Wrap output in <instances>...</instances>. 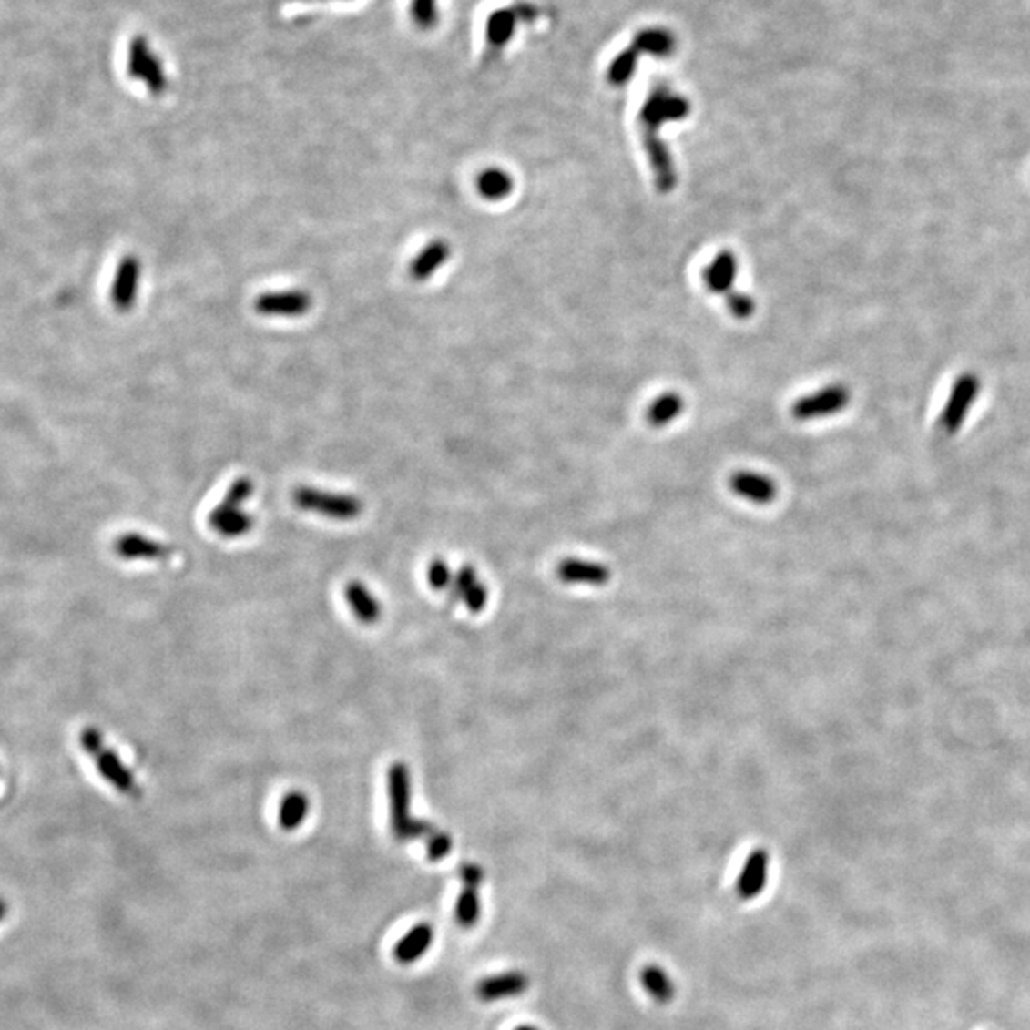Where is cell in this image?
<instances>
[{"label": "cell", "instance_id": "8992f818", "mask_svg": "<svg viewBox=\"0 0 1030 1030\" xmlns=\"http://www.w3.org/2000/svg\"><path fill=\"white\" fill-rule=\"evenodd\" d=\"M850 388L843 386V383H831V386H824L819 392L796 399L790 413L800 422H810L841 413L850 405Z\"/></svg>", "mask_w": 1030, "mask_h": 1030}, {"label": "cell", "instance_id": "7402d4cb", "mask_svg": "<svg viewBox=\"0 0 1030 1030\" xmlns=\"http://www.w3.org/2000/svg\"><path fill=\"white\" fill-rule=\"evenodd\" d=\"M210 529L226 538H237L247 535L254 527V517L245 514L242 510L233 512H216L212 510L209 515Z\"/></svg>", "mask_w": 1030, "mask_h": 1030}, {"label": "cell", "instance_id": "30bf717a", "mask_svg": "<svg viewBox=\"0 0 1030 1030\" xmlns=\"http://www.w3.org/2000/svg\"><path fill=\"white\" fill-rule=\"evenodd\" d=\"M139 277H141V261L138 256L128 254L118 261L111 285V301L118 311L125 313L136 306Z\"/></svg>", "mask_w": 1030, "mask_h": 1030}, {"label": "cell", "instance_id": "4fadbf2b", "mask_svg": "<svg viewBox=\"0 0 1030 1030\" xmlns=\"http://www.w3.org/2000/svg\"><path fill=\"white\" fill-rule=\"evenodd\" d=\"M113 550L123 559L160 561V559H168L172 556V548H168L167 544L157 542L139 533H127L123 536H118L113 544Z\"/></svg>", "mask_w": 1030, "mask_h": 1030}, {"label": "cell", "instance_id": "603a6c76", "mask_svg": "<svg viewBox=\"0 0 1030 1030\" xmlns=\"http://www.w3.org/2000/svg\"><path fill=\"white\" fill-rule=\"evenodd\" d=\"M433 939V929L428 923L416 925L411 933H407L395 946V958L401 964H411L418 960L423 953L428 951Z\"/></svg>", "mask_w": 1030, "mask_h": 1030}, {"label": "cell", "instance_id": "6da1fadb", "mask_svg": "<svg viewBox=\"0 0 1030 1030\" xmlns=\"http://www.w3.org/2000/svg\"><path fill=\"white\" fill-rule=\"evenodd\" d=\"M388 794H390V821L395 840H426V843L439 832L432 824L416 821L411 815V771L405 763L395 761L388 770Z\"/></svg>", "mask_w": 1030, "mask_h": 1030}, {"label": "cell", "instance_id": "484cf974", "mask_svg": "<svg viewBox=\"0 0 1030 1030\" xmlns=\"http://www.w3.org/2000/svg\"><path fill=\"white\" fill-rule=\"evenodd\" d=\"M685 409V403L683 397L679 393L668 392V393H662L660 397H657L651 407L648 409V422L651 423L653 428H664L672 423Z\"/></svg>", "mask_w": 1030, "mask_h": 1030}, {"label": "cell", "instance_id": "ba28073f", "mask_svg": "<svg viewBox=\"0 0 1030 1030\" xmlns=\"http://www.w3.org/2000/svg\"><path fill=\"white\" fill-rule=\"evenodd\" d=\"M313 306V298L306 291H275L260 294L254 310L264 317H301Z\"/></svg>", "mask_w": 1030, "mask_h": 1030}, {"label": "cell", "instance_id": "5b68a950", "mask_svg": "<svg viewBox=\"0 0 1030 1030\" xmlns=\"http://www.w3.org/2000/svg\"><path fill=\"white\" fill-rule=\"evenodd\" d=\"M128 73L141 80L153 96H163L168 88V76L163 62L151 48L146 36H136L128 48Z\"/></svg>", "mask_w": 1030, "mask_h": 1030}, {"label": "cell", "instance_id": "4dcf8cb0", "mask_svg": "<svg viewBox=\"0 0 1030 1030\" xmlns=\"http://www.w3.org/2000/svg\"><path fill=\"white\" fill-rule=\"evenodd\" d=\"M727 300V308H729L731 315L739 321H746L750 319L756 311V301L752 300V296L744 294V292H735L731 291L729 294L725 296Z\"/></svg>", "mask_w": 1030, "mask_h": 1030}, {"label": "cell", "instance_id": "f1b7e54d", "mask_svg": "<svg viewBox=\"0 0 1030 1030\" xmlns=\"http://www.w3.org/2000/svg\"><path fill=\"white\" fill-rule=\"evenodd\" d=\"M637 57L639 52L636 48H626L613 59L607 73V78L613 87H624L634 76L637 67Z\"/></svg>", "mask_w": 1030, "mask_h": 1030}, {"label": "cell", "instance_id": "83f0119b", "mask_svg": "<svg viewBox=\"0 0 1030 1030\" xmlns=\"http://www.w3.org/2000/svg\"><path fill=\"white\" fill-rule=\"evenodd\" d=\"M409 15L418 31H433L439 25V0H411Z\"/></svg>", "mask_w": 1030, "mask_h": 1030}, {"label": "cell", "instance_id": "5bb4252c", "mask_svg": "<svg viewBox=\"0 0 1030 1030\" xmlns=\"http://www.w3.org/2000/svg\"><path fill=\"white\" fill-rule=\"evenodd\" d=\"M556 575L565 584H588V586H603L611 580V569L607 565H601L596 561H582L575 557L563 559Z\"/></svg>", "mask_w": 1030, "mask_h": 1030}, {"label": "cell", "instance_id": "3957f363", "mask_svg": "<svg viewBox=\"0 0 1030 1030\" xmlns=\"http://www.w3.org/2000/svg\"><path fill=\"white\" fill-rule=\"evenodd\" d=\"M294 506L304 512L325 515L336 521H352L362 514V502L353 495L329 493L315 487H298L292 491Z\"/></svg>", "mask_w": 1030, "mask_h": 1030}, {"label": "cell", "instance_id": "ffe728a7", "mask_svg": "<svg viewBox=\"0 0 1030 1030\" xmlns=\"http://www.w3.org/2000/svg\"><path fill=\"white\" fill-rule=\"evenodd\" d=\"M519 24V10L517 8H502V10H495L489 19H487V27H484V35H487V45L493 52L502 50L510 43V38L515 33V27Z\"/></svg>", "mask_w": 1030, "mask_h": 1030}, {"label": "cell", "instance_id": "d6986e66", "mask_svg": "<svg viewBox=\"0 0 1030 1030\" xmlns=\"http://www.w3.org/2000/svg\"><path fill=\"white\" fill-rule=\"evenodd\" d=\"M346 599L352 613L361 624H376L382 617V605L378 597L359 580L346 584Z\"/></svg>", "mask_w": 1030, "mask_h": 1030}, {"label": "cell", "instance_id": "cb8c5ba5", "mask_svg": "<svg viewBox=\"0 0 1030 1030\" xmlns=\"http://www.w3.org/2000/svg\"><path fill=\"white\" fill-rule=\"evenodd\" d=\"M641 984L645 991H648L655 1002L658 1004H670L676 996V986L670 979V975L664 972V969L657 964H648L643 965L641 974H639Z\"/></svg>", "mask_w": 1030, "mask_h": 1030}, {"label": "cell", "instance_id": "7a4b0ae2", "mask_svg": "<svg viewBox=\"0 0 1030 1030\" xmlns=\"http://www.w3.org/2000/svg\"><path fill=\"white\" fill-rule=\"evenodd\" d=\"M78 740L80 746H83L94 760L97 773L102 775L113 789L127 796H139V786L132 771L123 763V760L117 756V752L109 749L104 740V735L99 733L96 727H85V729L80 731Z\"/></svg>", "mask_w": 1030, "mask_h": 1030}, {"label": "cell", "instance_id": "836d02e7", "mask_svg": "<svg viewBox=\"0 0 1030 1030\" xmlns=\"http://www.w3.org/2000/svg\"><path fill=\"white\" fill-rule=\"evenodd\" d=\"M292 3H331V0H292ZM343 3H352V0H343Z\"/></svg>", "mask_w": 1030, "mask_h": 1030}, {"label": "cell", "instance_id": "52a82bcc", "mask_svg": "<svg viewBox=\"0 0 1030 1030\" xmlns=\"http://www.w3.org/2000/svg\"><path fill=\"white\" fill-rule=\"evenodd\" d=\"M691 111V104L687 102V97L674 94L672 90H668L666 87H658L655 88L648 99H645V104L641 107L639 113V123L641 128H660L666 123H674V120H683L687 118Z\"/></svg>", "mask_w": 1030, "mask_h": 1030}, {"label": "cell", "instance_id": "ac0fdd59", "mask_svg": "<svg viewBox=\"0 0 1030 1030\" xmlns=\"http://www.w3.org/2000/svg\"><path fill=\"white\" fill-rule=\"evenodd\" d=\"M449 258H451L449 242L445 239H435L416 254L409 268V273L416 282H423L432 275H435Z\"/></svg>", "mask_w": 1030, "mask_h": 1030}, {"label": "cell", "instance_id": "7c38bea8", "mask_svg": "<svg viewBox=\"0 0 1030 1030\" xmlns=\"http://www.w3.org/2000/svg\"><path fill=\"white\" fill-rule=\"evenodd\" d=\"M449 599L451 601L462 599L468 611L472 613H481L484 607H487L489 592L484 588V584L477 578V571L472 567V565H462L458 573L454 575V584L453 590L449 592Z\"/></svg>", "mask_w": 1030, "mask_h": 1030}, {"label": "cell", "instance_id": "9a60e30c", "mask_svg": "<svg viewBox=\"0 0 1030 1030\" xmlns=\"http://www.w3.org/2000/svg\"><path fill=\"white\" fill-rule=\"evenodd\" d=\"M737 271H739L737 256L731 250H719L710 264L704 268L702 280L710 292L727 296L733 291Z\"/></svg>", "mask_w": 1030, "mask_h": 1030}, {"label": "cell", "instance_id": "e0dca14e", "mask_svg": "<svg viewBox=\"0 0 1030 1030\" xmlns=\"http://www.w3.org/2000/svg\"><path fill=\"white\" fill-rule=\"evenodd\" d=\"M767 866H770V853L758 847L746 859L737 882V893L742 899H756L763 892L767 883Z\"/></svg>", "mask_w": 1030, "mask_h": 1030}, {"label": "cell", "instance_id": "4316f807", "mask_svg": "<svg viewBox=\"0 0 1030 1030\" xmlns=\"http://www.w3.org/2000/svg\"><path fill=\"white\" fill-rule=\"evenodd\" d=\"M310 811V798L304 792H289L279 803V824L285 831H294L306 821Z\"/></svg>", "mask_w": 1030, "mask_h": 1030}, {"label": "cell", "instance_id": "d6a6232c", "mask_svg": "<svg viewBox=\"0 0 1030 1030\" xmlns=\"http://www.w3.org/2000/svg\"><path fill=\"white\" fill-rule=\"evenodd\" d=\"M6 914H8V904H6L3 899H0V922L5 920Z\"/></svg>", "mask_w": 1030, "mask_h": 1030}, {"label": "cell", "instance_id": "d4e9b609", "mask_svg": "<svg viewBox=\"0 0 1030 1030\" xmlns=\"http://www.w3.org/2000/svg\"><path fill=\"white\" fill-rule=\"evenodd\" d=\"M632 48L657 57H668L676 50V38L666 29H645L636 35Z\"/></svg>", "mask_w": 1030, "mask_h": 1030}, {"label": "cell", "instance_id": "44dd1931", "mask_svg": "<svg viewBox=\"0 0 1030 1030\" xmlns=\"http://www.w3.org/2000/svg\"><path fill=\"white\" fill-rule=\"evenodd\" d=\"M475 188L484 200H502L512 195L514 178L506 170L491 167L477 174Z\"/></svg>", "mask_w": 1030, "mask_h": 1030}, {"label": "cell", "instance_id": "f546056e", "mask_svg": "<svg viewBox=\"0 0 1030 1030\" xmlns=\"http://www.w3.org/2000/svg\"><path fill=\"white\" fill-rule=\"evenodd\" d=\"M454 575L445 559H433L428 567V582L437 592H451L454 584Z\"/></svg>", "mask_w": 1030, "mask_h": 1030}, {"label": "cell", "instance_id": "8fae6325", "mask_svg": "<svg viewBox=\"0 0 1030 1030\" xmlns=\"http://www.w3.org/2000/svg\"><path fill=\"white\" fill-rule=\"evenodd\" d=\"M529 986H531V979L527 974L508 972L479 981L475 994L483 1002H496L502 998H514L527 993Z\"/></svg>", "mask_w": 1030, "mask_h": 1030}, {"label": "cell", "instance_id": "2e32d148", "mask_svg": "<svg viewBox=\"0 0 1030 1030\" xmlns=\"http://www.w3.org/2000/svg\"><path fill=\"white\" fill-rule=\"evenodd\" d=\"M729 487L735 495L754 504H770L777 496L775 481L758 472H735L729 479Z\"/></svg>", "mask_w": 1030, "mask_h": 1030}, {"label": "cell", "instance_id": "1f68e13d", "mask_svg": "<svg viewBox=\"0 0 1030 1030\" xmlns=\"http://www.w3.org/2000/svg\"><path fill=\"white\" fill-rule=\"evenodd\" d=\"M426 847H428V857H430L432 861H441V859H445V857L451 853V850H453V840H451V836H447L445 832L439 831V832L426 843Z\"/></svg>", "mask_w": 1030, "mask_h": 1030}, {"label": "cell", "instance_id": "e575fe53", "mask_svg": "<svg viewBox=\"0 0 1030 1030\" xmlns=\"http://www.w3.org/2000/svg\"><path fill=\"white\" fill-rule=\"evenodd\" d=\"M515 1030H538V1028L533 1026V1025H521V1026H517Z\"/></svg>", "mask_w": 1030, "mask_h": 1030}, {"label": "cell", "instance_id": "9c48e42d", "mask_svg": "<svg viewBox=\"0 0 1030 1030\" xmlns=\"http://www.w3.org/2000/svg\"><path fill=\"white\" fill-rule=\"evenodd\" d=\"M460 878H462V892L456 903V920L462 927H474L481 916V901H479V887L484 880L483 868L466 862L460 866Z\"/></svg>", "mask_w": 1030, "mask_h": 1030}, {"label": "cell", "instance_id": "277c9868", "mask_svg": "<svg viewBox=\"0 0 1030 1030\" xmlns=\"http://www.w3.org/2000/svg\"><path fill=\"white\" fill-rule=\"evenodd\" d=\"M979 390H981V380L975 372H964L956 378L937 420V428L941 430V433L944 435L958 433V430L964 426L967 413L974 407Z\"/></svg>", "mask_w": 1030, "mask_h": 1030}]
</instances>
